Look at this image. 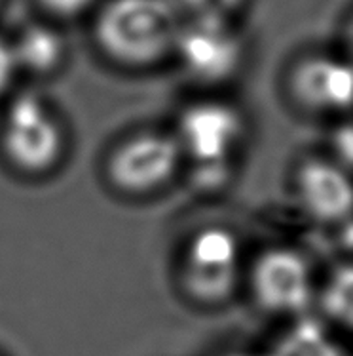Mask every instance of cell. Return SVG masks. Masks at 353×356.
<instances>
[{
  "instance_id": "cell-6",
  "label": "cell",
  "mask_w": 353,
  "mask_h": 356,
  "mask_svg": "<svg viewBox=\"0 0 353 356\" xmlns=\"http://www.w3.org/2000/svg\"><path fill=\"white\" fill-rule=\"evenodd\" d=\"M175 48L190 73L211 82L228 79L241 61L238 37L218 19H196L187 29L180 27Z\"/></svg>"
},
{
  "instance_id": "cell-3",
  "label": "cell",
  "mask_w": 353,
  "mask_h": 356,
  "mask_svg": "<svg viewBox=\"0 0 353 356\" xmlns=\"http://www.w3.org/2000/svg\"><path fill=\"white\" fill-rule=\"evenodd\" d=\"M4 151L25 172H42L58 160L61 134L35 95L12 103L4 124Z\"/></svg>"
},
{
  "instance_id": "cell-9",
  "label": "cell",
  "mask_w": 353,
  "mask_h": 356,
  "mask_svg": "<svg viewBox=\"0 0 353 356\" xmlns=\"http://www.w3.org/2000/svg\"><path fill=\"white\" fill-rule=\"evenodd\" d=\"M353 76L346 63L311 58L296 67L293 92L311 109H346L352 102Z\"/></svg>"
},
{
  "instance_id": "cell-7",
  "label": "cell",
  "mask_w": 353,
  "mask_h": 356,
  "mask_svg": "<svg viewBox=\"0 0 353 356\" xmlns=\"http://www.w3.org/2000/svg\"><path fill=\"white\" fill-rule=\"evenodd\" d=\"M241 136V118L223 103H200L180 117L182 145L202 166L224 164Z\"/></svg>"
},
{
  "instance_id": "cell-11",
  "label": "cell",
  "mask_w": 353,
  "mask_h": 356,
  "mask_svg": "<svg viewBox=\"0 0 353 356\" xmlns=\"http://www.w3.org/2000/svg\"><path fill=\"white\" fill-rule=\"evenodd\" d=\"M274 356H344V353L327 339L321 327L306 322L283 339Z\"/></svg>"
},
{
  "instance_id": "cell-8",
  "label": "cell",
  "mask_w": 353,
  "mask_h": 356,
  "mask_svg": "<svg viewBox=\"0 0 353 356\" xmlns=\"http://www.w3.org/2000/svg\"><path fill=\"white\" fill-rule=\"evenodd\" d=\"M298 193L306 210L321 221H342L352 211V185L338 166L310 160L298 172Z\"/></svg>"
},
{
  "instance_id": "cell-15",
  "label": "cell",
  "mask_w": 353,
  "mask_h": 356,
  "mask_svg": "<svg viewBox=\"0 0 353 356\" xmlns=\"http://www.w3.org/2000/svg\"><path fill=\"white\" fill-rule=\"evenodd\" d=\"M15 58L12 48L8 44L0 42V92L8 86L15 71Z\"/></svg>"
},
{
  "instance_id": "cell-5",
  "label": "cell",
  "mask_w": 353,
  "mask_h": 356,
  "mask_svg": "<svg viewBox=\"0 0 353 356\" xmlns=\"http://www.w3.org/2000/svg\"><path fill=\"white\" fill-rule=\"evenodd\" d=\"M179 143L167 136L144 134L122 145L110 159V179L123 191L144 193L173 174L179 162Z\"/></svg>"
},
{
  "instance_id": "cell-16",
  "label": "cell",
  "mask_w": 353,
  "mask_h": 356,
  "mask_svg": "<svg viewBox=\"0 0 353 356\" xmlns=\"http://www.w3.org/2000/svg\"><path fill=\"white\" fill-rule=\"evenodd\" d=\"M336 145L344 153V164H350V160H352V130H350V126L338 130V141H336Z\"/></svg>"
},
{
  "instance_id": "cell-12",
  "label": "cell",
  "mask_w": 353,
  "mask_h": 356,
  "mask_svg": "<svg viewBox=\"0 0 353 356\" xmlns=\"http://www.w3.org/2000/svg\"><path fill=\"white\" fill-rule=\"evenodd\" d=\"M352 269L340 267L327 284L323 296V307L329 316L342 320L350 324L352 322Z\"/></svg>"
},
{
  "instance_id": "cell-10",
  "label": "cell",
  "mask_w": 353,
  "mask_h": 356,
  "mask_svg": "<svg viewBox=\"0 0 353 356\" xmlns=\"http://www.w3.org/2000/svg\"><path fill=\"white\" fill-rule=\"evenodd\" d=\"M12 51L15 65L25 67L33 73H48L59 63L63 46L53 31L46 27H31L23 33Z\"/></svg>"
},
{
  "instance_id": "cell-13",
  "label": "cell",
  "mask_w": 353,
  "mask_h": 356,
  "mask_svg": "<svg viewBox=\"0 0 353 356\" xmlns=\"http://www.w3.org/2000/svg\"><path fill=\"white\" fill-rule=\"evenodd\" d=\"M167 2L175 10L184 8L192 12L198 19H218V22H224V17L241 4V0H167Z\"/></svg>"
},
{
  "instance_id": "cell-4",
  "label": "cell",
  "mask_w": 353,
  "mask_h": 356,
  "mask_svg": "<svg viewBox=\"0 0 353 356\" xmlns=\"http://www.w3.org/2000/svg\"><path fill=\"white\" fill-rule=\"evenodd\" d=\"M255 298L272 313H298L310 303L308 263L293 250H270L252 265Z\"/></svg>"
},
{
  "instance_id": "cell-1",
  "label": "cell",
  "mask_w": 353,
  "mask_h": 356,
  "mask_svg": "<svg viewBox=\"0 0 353 356\" xmlns=\"http://www.w3.org/2000/svg\"><path fill=\"white\" fill-rule=\"evenodd\" d=\"M179 31L167 0H112L99 15L97 40L110 58L146 65L175 48Z\"/></svg>"
},
{
  "instance_id": "cell-14",
  "label": "cell",
  "mask_w": 353,
  "mask_h": 356,
  "mask_svg": "<svg viewBox=\"0 0 353 356\" xmlns=\"http://www.w3.org/2000/svg\"><path fill=\"white\" fill-rule=\"evenodd\" d=\"M94 0H42V4L50 12L58 15H74L82 12L87 4H92Z\"/></svg>"
},
{
  "instance_id": "cell-2",
  "label": "cell",
  "mask_w": 353,
  "mask_h": 356,
  "mask_svg": "<svg viewBox=\"0 0 353 356\" xmlns=\"http://www.w3.org/2000/svg\"><path fill=\"white\" fill-rule=\"evenodd\" d=\"M238 242L224 229H205L190 242L184 265V286L198 301L218 303L238 280Z\"/></svg>"
}]
</instances>
